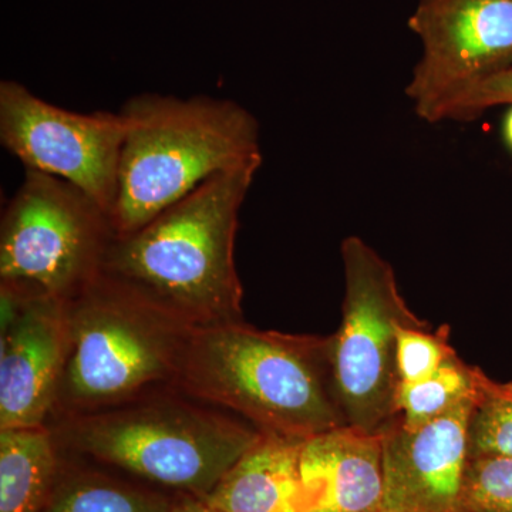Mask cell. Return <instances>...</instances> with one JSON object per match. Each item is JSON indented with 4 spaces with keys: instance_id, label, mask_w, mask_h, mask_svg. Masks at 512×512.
Listing matches in <instances>:
<instances>
[{
    "instance_id": "obj_1",
    "label": "cell",
    "mask_w": 512,
    "mask_h": 512,
    "mask_svg": "<svg viewBox=\"0 0 512 512\" xmlns=\"http://www.w3.org/2000/svg\"><path fill=\"white\" fill-rule=\"evenodd\" d=\"M261 165L214 175L144 227L116 235L103 275L185 328L244 320L235 239L239 211Z\"/></svg>"
},
{
    "instance_id": "obj_2",
    "label": "cell",
    "mask_w": 512,
    "mask_h": 512,
    "mask_svg": "<svg viewBox=\"0 0 512 512\" xmlns=\"http://www.w3.org/2000/svg\"><path fill=\"white\" fill-rule=\"evenodd\" d=\"M173 389L288 439L348 424L333 384L329 338L256 329L245 320L192 329Z\"/></svg>"
},
{
    "instance_id": "obj_3",
    "label": "cell",
    "mask_w": 512,
    "mask_h": 512,
    "mask_svg": "<svg viewBox=\"0 0 512 512\" xmlns=\"http://www.w3.org/2000/svg\"><path fill=\"white\" fill-rule=\"evenodd\" d=\"M120 113L116 235L144 227L214 175L264 161L258 120L237 101L141 93Z\"/></svg>"
},
{
    "instance_id": "obj_4",
    "label": "cell",
    "mask_w": 512,
    "mask_h": 512,
    "mask_svg": "<svg viewBox=\"0 0 512 512\" xmlns=\"http://www.w3.org/2000/svg\"><path fill=\"white\" fill-rule=\"evenodd\" d=\"M47 426L64 454L92 458L198 498L210 494L264 434L173 387L97 412L59 417Z\"/></svg>"
},
{
    "instance_id": "obj_5",
    "label": "cell",
    "mask_w": 512,
    "mask_h": 512,
    "mask_svg": "<svg viewBox=\"0 0 512 512\" xmlns=\"http://www.w3.org/2000/svg\"><path fill=\"white\" fill-rule=\"evenodd\" d=\"M69 325L70 352L50 420L173 387L192 330L103 274L69 302Z\"/></svg>"
},
{
    "instance_id": "obj_6",
    "label": "cell",
    "mask_w": 512,
    "mask_h": 512,
    "mask_svg": "<svg viewBox=\"0 0 512 512\" xmlns=\"http://www.w3.org/2000/svg\"><path fill=\"white\" fill-rule=\"evenodd\" d=\"M116 231L69 181L25 170L0 224V285L70 302L103 274Z\"/></svg>"
},
{
    "instance_id": "obj_7",
    "label": "cell",
    "mask_w": 512,
    "mask_h": 512,
    "mask_svg": "<svg viewBox=\"0 0 512 512\" xmlns=\"http://www.w3.org/2000/svg\"><path fill=\"white\" fill-rule=\"evenodd\" d=\"M340 252L345 301L340 328L329 338L333 384L349 426L373 433L397 416V332L429 325L410 311L392 265L365 239L345 238Z\"/></svg>"
},
{
    "instance_id": "obj_8",
    "label": "cell",
    "mask_w": 512,
    "mask_h": 512,
    "mask_svg": "<svg viewBox=\"0 0 512 512\" xmlns=\"http://www.w3.org/2000/svg\"><path fill=\"white\" fill-rule=\"evenodd\" d=\"M126 123L121 113L55 106L16 80L0 82V143L28 170L69 181L113 215Z\"/></svg>"
},
{
    "instance_id": "obj_9",
    "label": "cell",
    "mask_w": 512,
    "mask_h": 512,
    "mask_svg": "<svg viewBox=\"0 0 512 512\" xmlns=\"http://www.w3.org/2000/svg\"><path fill=\"white\" fill-rule=\"evenodd\" d=\"M409 29L423 52L406 96L427 123L467 87L512 67V0H420Z\"/></svg>"
},
{
    "instance_id": "obj_10",
    "label": "cell",
    "mask_w": 512,
    "mask_h": 512,
    "mask_svg": "<svg viewBox=\"0 0 512 512\" xmlns=\"http://www.w3.org/2000/svg\"><path fill=\"white\" fill-rule=\"evenodd\" d=\"M0 429L47 426L70 352L69 302L0 285Z\"/></svg>"
},
{
    "instance_id": "obj_11",
    "label": "cell",
    "mask_w": 512,
    "mask_h": 512,
    "mask_svg": "<svg viewBox=\"0 0 512 512\" xmlns=\"http://www.w3.org/2000/svg\"><path fill=\"white\" fill-rule=\"evenodd\" d=\"M476 397L417 429L404 427L399 416L384 427L380 512H466L463 491Z\"/></svg>"
},
{
    "instance_id": "obj_12",
    "label": "cell",
    "mask_w": 512,
    "mask_h": 512,
    "mask_svg": "<svg viewBox=\"0 0 512 512\" xmlns=\"http://www.w3.org/2000/svg\"><path fill=\"white\" fill-rule=\"evenodd\" d=\"M299 473L306 512H380L382 431L345 424L303 440Z\"/></svg>"
},
{
    "instance_id": "obj_13",
    "label": "cell",
    "mask_w": 512,
    "mask_h": 512,
    "mask_svg": "<svg viewBox=\"0 0 512 512\" xmlns=\"http://www.w3.org/2000/svg\"><path fill=\"white\" fill-rule=\"evenodd\" d=\"M302 441L262 434L202 500L220 512H306Z\"/></svg>"
},
{
    "instance_id": "obj_14",
    "label": "cell",
    "mask_w": 512,
    "mask_h": 512,
    "mask_svg": "<svg viewBox=\"0 0 512 512\" xmlns=\"http://www.w3.org/2000/svg\"><path fill=\"white\" fill-rule=\"evenodd\" d=\"M63 453L49 426L0 429V512H40Z\"/></svg>"
},
{
    "instance_id": "obj_15",
    "label": "cell",
    "mask_w": 512,
    "mask_h": 512,
    "mask_svg": "<svg viewBox=\"0 0 512 512\" xmlns=\"http://www.w3.org/2000/svg\"><path fill=\"white\" fill-rule=\"evenodd\" d=\"M173 501L99 471L64 466L40 512H167Z\"/></svg>"
},
{
    "instance_id": "obj_16",
    "label": "cell",
    "mask_w": 512,
    "mask_h": 512,
    "mask_svg": "<svg viewBox=\"0 0 512 512\" xmlns=\"http://www.w3.org/2000/svg\"><path fill=\"white\" fill-rule=\"evenodd\" d=\"M481 370L468 366L457 355L433 375L416 383H400L396 396L397 416L407 429H417L439 419L476 396Z\"/></svg>"
},
{
    "instance_id": "obj_17",
    "label": "cell",
    "mask_w": 512,
    "mask_h": 512,
    "mask_svg": "<svg viewBox=\"0 0 512 512\" xmlns=\"http://www.w3.org/2000/svg\"><path fill=\"white\" fill-rule=\"evenodd\" d=\"M470 457H512V383L481 373L470 421Z\"/></svg>"
},
{
    "instance_id": "obj_18",
    "label": "cell",
    "mask_w": 512,
    "mask_h": 512,
    "mask_svg": "<svg viewBox=\"0 0 512 512\" xmlns=\"http://www.w3.org/2000/svg\"><path fill=\"white\" fill-rule=\"evenodd\" d=\"M463 505L466 512H512V457H470Z\"/></svg>"
},
{
    "instance_id": "obj_19",
    "label": "cell",
    "mask_w": 512,
    "mask_h": 512,
    "mask_svg": "<svg viewBox=\"0 0 512 512\" xmlns=\"http://www.w3.org/2000/svg\"><path fill=\"white\" fill-rule=\"evenodd\" d=\"M429 326H402L397 332L396 362L400 383H416L433 375L446 360L457 355L450 330L430 332Z\"/></svg>"
},
{
    "instance_id": "obj_20",
    "label": "cell",
    "mask_w": 512,
    "mask_h": 512,
    "mask_svg": "<svg viewBox=\"0 0 512 512\" xmlns=\"http://www.w3.org/2000/svg\"><path fill=\"white\" fill-rule=\"evenodd\" d=\"M512 106V67L458 93L434 117V123H468L494 107Z\"/></svg>"
},
{
    "instance_id": "obj_21",
    "label": "cell",
    "mask_w": 512,
    "mask_h": 512,
    "mask_svg": "<svg viewBox=\"0 0 512 512\" xmlns=\"http://www.w3.org/2000/svg\"><path fill=\"white\" fill-rule=\"evenodd\" d=\"M167 512H220L212 508L210 504L205 503L202 498L194 495H184L180 500L174 501Z\"/></svg>"
},
{
    "instance_id": "obj_22",
    "label": "cell",
    "mask_w": 512,
    "mask_h": 512,
    "mask_svg": "<svg viewBox=\"0 0 512 512\" xmlns=\"http://www.w3.org/2000/svg\"><path fill=\"white\" fill-rule=\"evenodd\" d=\"M503 137L505 144L512 151V106H510V110H508L507 116L504 119Z\"/></svg>"
}]
</instances>
